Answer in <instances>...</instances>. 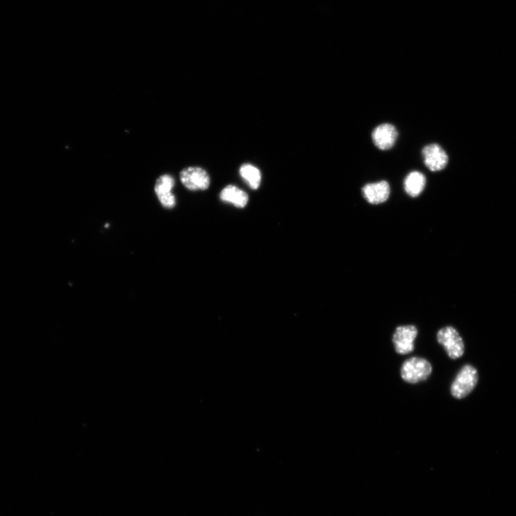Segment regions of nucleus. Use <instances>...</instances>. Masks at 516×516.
<instances>
[{
  "instance_id": "1",
  "label": "nucleus",
  "mask_w": 516,
  "mask_h": 516,
  "mask_svg": "<svg viewBox=\"0 0 516 516\" xmlns=\"http://www.w3.org/2000/svg\"><path fill=\"white\" fill-rule=\"evenodd\" d=\"M432 372V365L427 359L411 357L406 360L401 367L402 379L406 383L415 384L426 381Z\"/></svg>"
},
{
  "instance_id": "2",
  "label": "nucleus",
  "mask_w": 516,
  "mask_h": 516,
  "mask_svg": "<svg viewBox=\"0 0 516 516\" xmlns=\"http://www.w3.org/2000/svg\"><path fill=\"white\" fill-rule=\"evenodd\" d=\"M477 369L470 365L464 366L457 374L450 387L453 397L462 400L470 395L478 382Z\"/></svg>"
},
{
  "instance_id": "3",
  "label": "nucleus",
  "mask_w": 516,
  "mask_h": 516,
  "mask_svg": "<svg viewBox=\"0 0 516 516\" xmlns=\"http://www.w3.org/2000/svg\"><path fill=\"white\" fill-rule=\"evenodd\" d=\"M437 340L442 345L449 358L456 360L465 353V343L459 332L454 327L446 326L437 334Z\"/></svg>"
},
{
  "instance_id": "4",
  "label": "nucleus",
  "mask_w": 516,
  "mask_h": 516,
  "mask_svg": "<svg viewBox=\"0 0 516 516\" xmlns=\"http://www.w3.org/2000/svg\"><path fill=\"white\" fill-rule=\"evenodd\" d=\"M182 184L191 191H206L210 185V177L205 169L189 167L184 169L180 175Z\"/></svg>"
},
{
  "instance_id": "5",
  "label": "nucleus",
  "mask_w": 516,
  "mask_h": 516,
  "mask_svg": "<svg viewBox=\"0 0 516 516\" xmlns=\"http://www.w3.org/2000/svg\"><path fill=\"white\" fill-rule=\"evenodd\" d=\"M417 335V328L413 325L398 326L393 336L395 352L400 355L412 353Z\"/></svg>"
},
{
  "instance_id": "6",
  "label": "nucleus",
  "mask_w": 516,
  "mask_h": 516,
  "mask_svg": "<svg viewBox=\"0 0 516 516\" xmlns=\"http://www.w3.org/2000/svg\"><path fill=\"white\" fill-rule=\"evenodd\" d=\"M371 136L374 145L379 149L385 151L395 146L398 132L393 125L383 123L373 130Z\"/></svg>"
},
{
  "instance_id": "7",
  "label": "nucleus",
  "mask_w": 516,
  "mask_h": 516,
  "mask_svg": "<svg viewBox=\"0 0 516 516\" xmlns=\"http://www.w3.org/2000/svg\"><path fill=\"white\" fill-rule=\"evenodd\" d=\"M424 163L432 171L443 170L448 163V156L444 149L437 144H431L422 149Z\"/></svg>"
},
{
  "instance_id": "8",
  "label": "nucleus",
  "mask_w": 516,
  "mask_h": 516,
  "mask_svg": "<svg viewBox=\"0 0 516 516\" xmlns=\"http://www.w3.org/2000/svg\"><path fill=\"white\" fill-rule=\"evenodd\" d=\"M362 191L364 197L370 204L380 205L389 199L390 186L387 182L380 181L366 184Z\"/></svg>"
},
{
  "instance_id": "9",
  "label": "nucleus",
  "mask_w": 516,
  "mask_h": 516,
  "mask_svg": "<svg viewBox=\"0 0 516 516\" xmlns=\"http://www.w3.org/2000/svg\"><path fill=\"white\" fill-rule=\"evenodd\" d=\"M426 185V176L419 171H412L404 181V191L412 197H417L423 192Z\"/></svg>"
},
{
  "instance_id": "10",
  "label": "nucleus",
  "mask_w": 516,
  "mask_h": 516,
  "mask_svg": "<svg viewBox=\"0 0 516 516\" xmlns=\"http://www.w3.org/2000/svg\"><path fill=\"white\" fill-rule=\"evenodd\" d=\"M221 199L240 208H245L248 201V195L236 186L228 185L221 193Z\"/></svg>"
},
{
  "instance_id": "11",
  "label": "nucleus",
  "mask_w": 516,
  "mask_h": 516,
  "mask_svg": "<svg viewBox=\"0 0 516 516\" xmlns=\"http://www.w3.org/2000/svg\"><path fill=\"white\" fill-rule=\"evenodd\" d=\"M240 174L247 183L250 188L257 190L261 184L262 175L260 171L255 166L245 164L241 166Z\"/></svg>"
},
{
  "instance_id": "12",
  "label": "nucleus",
  "mask_w": 516,
  "mask_h": 516,
  "mask_svg": "<svg viewBox=\"0 0 516 516\" xmlns=\"http://www.w3.org/2000/svg\"><path fill=\"white\" fill-rule=\"evenodd\" d=\"M175 185L173 177L169 175H163L156 181L154 191L156 196L172 193Z\"/></svg>"
},
{
  "instance_id": "13",
  "label": "nucleus",
  "mask_w": 516,
  "mask_h": 516,
  "mask_svg": "<svg viewBox=\"0 0 516 516\" xmlns=\"http://www.w3.org/2000/svg\"><path fill=\"white\" fill-rule=\"evenodd\" d=\"M162 207L166 209H172L176 206L177 199L172 193L158 196Z\"/></svg>"
}]
</instances>
